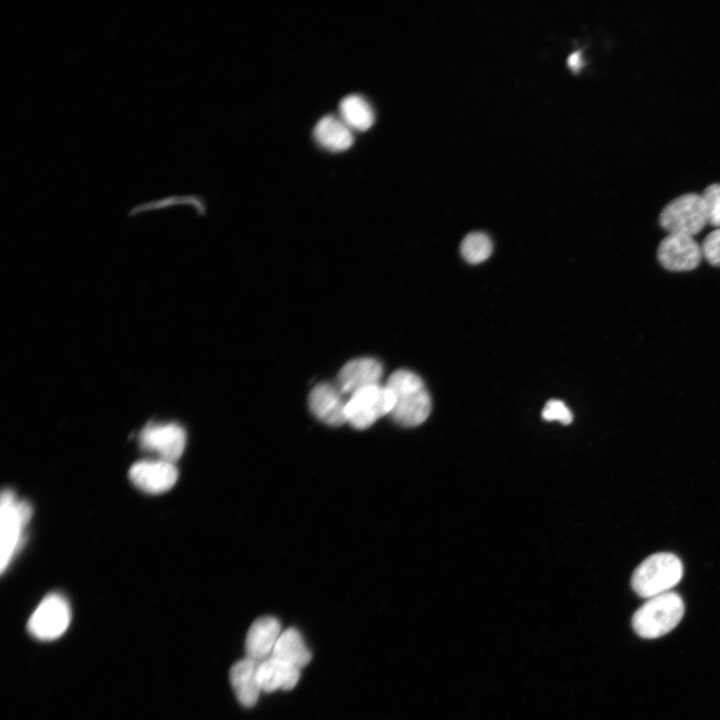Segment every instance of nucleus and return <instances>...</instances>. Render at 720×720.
I'll list each match as a JSON object with an SVG mask.
<instances>
[{"label":"nucleus","instance_id":"f257e3e1","mask_svg":"<svg viewBox=\"0 0 720 720\" xmlns=\"http://www.w3.org/2000/svg\"><path fill=\"white\" fill-rule=\"evenodd\" d=\"M385 385L394 397L390 416L397 424L415 427L428 418L432 408L431 397L416 373L397 370L389 376Z\"/></svg>","mask_w":720,"mask_h":720},{"label":"nucleus","instance_id":"f03ea898","mask_svg":"<svg viewBox=\"0 0 720 720\" xmlns=\"http://www.w3.org/2000/svg\"><path fill=\"white\" fill-rule=\"evenodd\" d=\"M684 611L685 606L680 595L669 591L648 598L634 613L632 626L642 638H659L678 625Z\"/></svg>","mask_w":720,"mask_h":720},{"label":"nucleus","instance_id":"7ed1b4c3","mask_svg":"<svg viewBox=\"0 0 720 720\" xmlns=\"http://www.w3.org/2000/svg\"><path fill=\"white\" fill-rule=\"evenodd\" d=\"M683 576V564L672 553H655L644 559L631 578L633 590L643 598H651L676 586Z\"/></svg>","mask_w":720,"mask_h":720},{"label":"nucleus","instance_id":"20e7f679","mask_svg":"<svg viewBox=\"0 0 720 720\" xmlns=\"http://www.w3.org/2000/svg\"><path fill=\"white\" fill-rule=\"evenodd\" d=\"M32 516V508L26 501L18 500L14 492L5 489L1 494V557L0 567L3 573L12 561L20 545L23 530Z\"/></svg>","mask_w":720,"mask_h":720},{"label":"nucleus","instance_id":"39448f33","mask_svg":"<svg viewBox=\"0 0 720 720\" xmlns=\"http://www.w3.org/2000/svg\"><path fill=\"white\" fill-rule=\"evenodd\" d=\"M393 405V394L386 385L363 388L347 398L346 422L355 429H367L381 417L390 415Z\"/></svg>","mask_w":720,"mask_h":720},{"label":"nucleus","instance_id":"423d86ee","mask_svg":"<svg viewBox=\"0 0 720 720\" xmlns=\"http://www.w3.org/2000/svg\"><path fill=\"white\" fill-rule=\"evenodd\" d=\"M659 222L669 233L696 235L707 224L702 195L686 193L674 198L661 211Z\"/></svg>","mask_w":720,"mask_h":720},{"label":"nucleus","instance_id":"0eeeda50","mask_svg":"<svg viewBox=\"0 0 720 720\" xmlns=\"http://www.w3.org/2000/svg\"><path fill=\"white\" fill-rule=\"evenodd\" d=\"M70 620L71 610L66 598L51 593L36 607L27 622V629L39 640H54L67 630Z\"/></svg>","mask_w":720,"mask_h":720},{"label":"nucleus","instance_id":"6e6552de","mask_svg":"<svg viewBox=\"0 0 720 720\" xmlns=\"http://www.w3.org/2000/svg\"><path fill=\"white\" fill-rule=\"evenodd\" d=\"M139 443L144 451L155 454L158 459L174 463L185 449L186 432L174 422H151L140 432Z\"/></svg>","mask_w":720,"mask_h":720},{"label":"nucleus","instance_id":"1a4fd4ad","mask_svg":"<svg viewBox=\"0 0 720 720\" xmlns=\"http://www.w3.org/2000/svg\"><path fill=\"white\" fill-rule=\"evenodd\" d=\"M657 257L665 269L680 272L695 269L703 256L693 236L668 233L658 246Z\"/></svg>","mask_w":720,"mask_h":720},{"label":"nucleus","instance_id":"9d476101","mask_svg":"<svg viewBox=\"0 0 720 720\" xmlns=\"http://www.w3.org/2000/svg\"><path fill=\"white\" fill-rule=\"evenodd\" d=\"M133 484L142 491L159 494L171 489L178 479L174 463L162 459H146L136 462L129 471Z\"/></svg>","mask_w":720,"mask_h":720},{"label":"nucleus","instance_id":"9b49d317","mask_svg":"<svg viewBox=\"0 0 720 720\" xmlns=\"http://www.w3.org/2000/svg\"><path fill=\"white\" fill-rule=\"evenodd\" d=\"M382 375L383 366L377 359L372 357L356 358L341 368L335 385L348 398L363 388L380 385Z\"/></svg>","mask_w":720,"mask_h":720},{"label":"nucleus","instance_id":"f8f14e48","mask_svg":"<svg viewBox=\"0 0 720 720\" xmlns=\"http://www.w3.org/2000/svg\"><path fill=\"white\" fill-rule=\"evenodd\" d=\"M309 408L320 421L331 426H341L346 422L347 398L332 383L317 384L308 398Z\"/></svg>","mask_w":720,"mask_h":720},{"label":"nucleus","instance_id":"ddd939ff","mask_svg":"<svg viewBox=\"0 0 720 720\" xmlns=\"http://www.w3.org/2000/svg\"><path fill=\"white\" fill-rule=\"evenodd\" d=\"M281 633V624L277 618L263 616L256 619L251 624L246 635V657L257 662L270 657Z\"/></svg>","mask_w":720,"mask_h":720},{"label":"nucleus","instance_id":"4468645a","mask_svg":"<svg viewBox=\"0 0 720 720\" xmlns=\"http://www.w3.org/2000/svg\"><path fill=\"white\" fill-rule=\"evenodd\" d=\"M299 668L274 656L261 661L257 669V680L262 692L291 690L300 678Z\"/></svg>","mask_w":720,"mask_h":720},{"label":"nucleus","instance_id":"2eb2a0df","mask_svg":"<svg viewBox=\"0 0 720 720\" xmlns=\"http://www.w3.org/2000/svg\"><path fill=\"white\" fill-rule=\"evenodd\" d=\"M260 662L249 657L236 662L230 669V683L236 698L243 706L253 707L261 691L257 680V669Z\"/></svg>","mask_w":720,"mask_h":720},{"label":"nucleus","instance_id":"dca6fc26","mask_svg":"<svg viewBox=\"0 0 720 720\" xmlns=\"http://www.w3.org/2000/svg\"><path fill=\"white\" fill-rule=\"evenodd\" d=\"M313 135L318 144L332 152L345 151L353 144L351 128L341 118L332 115L318 121Z\"/></svg>","mask_w":720,"mask_h":720},{"label":"nucleus","instance_id":"f3484780","mask_svg":"<svg viewBox=\"0 0 720 720\" xmlns=\"http://www.w3.org/2000/svg\"><path fill=\"white\" fill-rule=\"evenodd\" d=\"M271 656L302 669L310 662L312 654L301 633L296 628H288L282 631Z\"/></svg>","mask_w":720,"mask_h":720},{"label":"nucleus","instance_id":"a211bd4d","mask_svg":"<svg viewBox=\"0 0 720 720\" xmlns=\"http://www.w3.org/2000/svg\"><path fill=\"white\" fill-rule=\"evenodd\" d=\"M340 118L351 129L365 131L374 122V112L370 104L359 95H348L339 106Z\"/></svg>","mask_w":720,"mask_h":720},{"label":"nucleus","instance_id":"6ab92c4d","mask_svg":"<svg viewBox=\"0 0 720 720\" xmlns=\"http://www.w3.org/2000/svg\"><path fill=\"white\" fill-rule=\"evenodd\" d=\"M460 251L467 262L481 263L491 255L492 242L485 233L473 232L463 239Z\"/></svg>","mask_w":720,"mask_h":720},{"label":"nucleus","instance_id":"aec40b11","mask_svg":"<svg viewBox=\"0 0 720 720\" xmlns=\"http://www.w3.org/2000/svg\"><path fill=\"white\" fill-rule=\"evenodd\" d=\"M701 195L705 204L707 223L720 228V183L710 184Z\"/></svg>","mask_w":720,"mask_h":720},{"label":"nucleus","instance_id":"412c9836","mask_svg":"<svg viewBox=\"0 0 720 720\" xmlns=\"http://www.w3.org/2000/svg\"><path fill=\"white\" fill-rule=\"evenodd\" d=\"M542 417L546 421H559L565 425L573 420L571 411L561 400H549L542 411Z\"/></svg>","mask_w":720,"mask_h":720},{"label":"nucleus","instance_id":"4be33fe9","mask_svg":"<svg viewBox=\"0 0 720 720\" xmlns=\"http://www.w3.org/2000/svg\"><path fill=\"white\" fill-rule=\"evenodd\" d=\"M702 256L713 266L720 267V228L709 233L701 245Z\"/></svg>","mask_w":720,"mask_h":720},{"label":"nucleus","instance_id":"5701e85b","mask_svg":"<svg viewBox=\"0 0 720 720\" xmlns=\"http://www.w3.org/2000/svg\"><path fill=\"white\" fill-rule=\"evenodd\" d=\"M567 63H568V66H569L572 70H574V71L579 70V69L581 68V66H582L581 52H580V51H576V52L572 53V54L568 57Z\"/></svg>","mask_w":720,"mask_h":720}]
</instances>
